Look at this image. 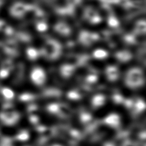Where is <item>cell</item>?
Here are the masks:
<instances>
[{
    "mask_svg": "<svg viewBox=\"0 0 146 146\" xmlns=\"http://www.w3.org/2000/svg\"><path fill=\"white\" fill-rule=\"evenodd\" d=\"M18 120V116L14 112H3L0 113V123L7 127L15 124Z\"/></svg>",
    "mask_w": 146,
    "mask_h": 146,
    "instance_id": "6da1fadb",
    "label": "cell"
},
{
    "mask_svg": "<svg viewBox=\"0 0 146 146\" xmlns=\"http://www.w3.org/2000/svg\"><path fill=\"white\" fill-rule=\"evenodd\" d=\"M31 77L33 80L37 84H42L45 79L44 73L40 68H36L33 70Z\"/></svg>",
    "mask_w": 146,
    "mask_h": 146,
    "instance_id": "7a4b0ae2",
    "label": "cell"
},
{
    "mask_svg": "<svg viewBox=\"0 0 146 146\" xmlns=\"http://www.w3.org/2000/svg\"><path fill=\"white\" fill-rule=\"evenodd\" d=\"M14 139L8 135L0 136V146H14Z\"/></svg>",
    "mask_w": 146,
    "mask_h": 146,
    "instance_id": "3957f363",
    "label": "cell"
},
{
    "mask_svg": "<svg viewBox=\"0 0 146 146\" xmlns=\"http://www.w3.org/2000/svg\"><path fill=\"white\" fill-rule=\"evenodd\" d=\"M1 135V130H0V136Z\"/></svg>",
    "mask_w": 146,
    "mask_h": 146,
    "instance_id": "277c9868",
    "label": "cell"
}]
</instances>
